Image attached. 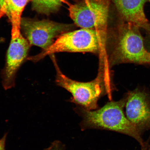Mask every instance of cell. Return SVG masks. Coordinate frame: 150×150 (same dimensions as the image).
Segmentation results:
<instances>
[{"mask_svg": "<svg viewBox=\"0 0 150 150\" xmlns=\"http://www.w3.org/2000/svg\"><path fill=\"white\" fill-rule=\"evenodd\" d=\"M125 103V96L121 100L110 101L96 110H88L77 105L74 110L82 118L80 126L82 131L96 129L114 131L132 137L141 146L144 142L142 134L127 119L124 112Z\"/></svg>", "mask_w": 150, "mask_h": 150, "instance_id": "obj_1", "label": "cell"}, {"mask_svg": "<svg viewBox=\"0 0 150 150\" xmlns=\"http://www.w3.org/2000/svg\"><path fill=\"white\" fill-rule=\"evenodd\" d=\"M105 44L106 42L96 30L81 28L62 33L48 48L42 50L36 55L28 57L27 59L37 62L47 56L67 52L101 54L104 60V57H106L105 55Z\"/></svg>", "mask_w": 150, "mask_h": 150, "instance_id": "obj_2", "label": "cell"}, {"mask_svg": "<svg viewBox=\"0 0 150 150\" xmlns=\"http://www.w3.org/2000/svg\"><path fill=\"white\" fill-rule=\"evenodd\" d=\"M140 29L139 26L130 22L120 26L114 36L110 61L112 64L150 65V53L145 47Z\"/></svg>", "mask_w": 150, "mask_h": 150, "instance_id": "obj_3", "label": "cell"}, {"mask_svg": "<svg viewBox=\"0 0 150 150\" xmlns=\"http://www.w3.org/2000/svg\"><path fill=\"white\" fill-rule=\"evenodd\" d=\"M50 56L56 71V84L67 90L72 96L69 102L88 110L98 109V101L104 92L106 93L102 74L100 73L95 79L89 82L73 80L62 72L54 54Z\"/></svg>", "mask_w": 150, "mask_h": 150, "instance_id": "obj_4", "label": "cell"}, {"mask_svg": "<svg viewBox=\"0 0 150 150\" xmlns=\"http://www.w3.org/2000/svg\"><path fill=\"white\" fill-rule=\"evenodd\" d=\"M68 5L70 18L76 25L81 28L94 29L98 32L106 42L108 18V5L92 1L90 5L84 3Z\"/></svg>", "mask_w": 150, "mask_h": 150, "instance_id": "obj_5", "label": "cell"}, {"mask_svg": "<svg viewBox=\"0 0 150 150\" xmlns=\"http://www.w3.org/2000/svg\"><path fill=\"white\" fill-rule=\"evenodd\" d=\"M70 25L50 20H35L22 18L21 30L31 45L40 47L42 50L51 45L62 33L68 31Z\"/></svg>", "mask_w": 150, "mask_h": 150, "instance_id": "obj_6", "label": "cell"}, {"mask_svg": "<svg viewBox=\"0 0 150 150\" xmlns=\"http://www.w3.org/2000/svg\"><path fill=\"white\" fill-rule=\"evenodd\" d=\"M126 97L125 115L142 134L150 130V95L140 87L129 91Z\"/></svg>", "mask_w": 150, "mask_h": 150, "instance_id": "obj_7", "label": "cell"}, {"mask_svg": "<svg viewBox=\"0 0 150 150\" xmlns=\"http://www.w3.org/2000/svg\"><path fill=\"white\" fill-rule=\"evenodd\" d=\"M31 46L22 34L11 38L5 66L2 72V84L5 90L14 87L17 72L27 58Z\"/></svg>", "mask_w": 150, "mask_h": 150, "instance_id": "obj_8", "label": "cell"}, {"mask_svg": "<svg viewBox=\"0 0 150 150\" xmlns=\"http://www.w3.org/2000/svg\"><path fill=\"white\" fill-rule=\"evenodd\" d=\"M122 19L127 22L136 24L144 29L149 21L146 17L144 7L147 0H114Z\"/></svg>", "mask_w": 150, "mask_h": 150, "instance_id": "obj_9", "label": "cell"}, {"mask_svg": "<svg viewBox=\"0 0 150 150\" xmlns=\"http://www.w3.org/2000/svg\"><path fill=\"white\" fill-rule=\"evenodd\" d=\"M32 0H6L7 13L12 24L11 38L21 34L22 15L26 5Z\"/></svg>", "mask_w": 150, "mask_h": 150, "instance_id": "obj_10", "label": "cell"}, {"mask_svg": "<svg viewBox=\"0 0 150 150\" xmlns=\"http://www.w3.org/2000/svg\"><path fill=\"white\" fill-rule=\"evenodd\" d=\"M32 8L39 13L49 15L59 10L66 0H32Z\"/></svg>", "mask_w": 150, "mask_h": 150, "instance_id": "obj_11", "label": "cell"}, {"mask_svg": "<svg viewBox=\"0 0 150 150\" xmlns=\"http://www.w3.org/2000/svg\"><path fill=\"white\" fill-rule=\"evenodd\" d=\"M45 150H65L64 145L61 142L56 141L52 142V145Z\"/></svg>", "mask_w": 150, "mask_h": 150, "instance_id": "obj_12", "label": "cell"}, {"mask_svg": "<svg viewBox=\"0 0 150 150\" xmlns=\"http://www.w3.org/2000/svg\"><path fill=\"white\" fill-rule=\"evenodd\" d=\"M7 13L6 0H0V18Z\"/></svg>", "mask_w": 150, "mask_h": 150, "instance_id": "obj_13", "label": "cell"}, {"mask_svg": "<svg viewBox=\"0 0 150 150\" xmlns=\"http://www.w3.org/2000/svg\"><path fill=\"white\" fill-rule=\"evenodd\" d=\"M144 42L146 50L150 53V33H147L145 38Z\"/></svg>", "mask_w": 150, "mask_h": 150, "instance_id": "obj_14", "label": "cell"}, {"mask_svg": "<svg viewBox=\"0 0 150 150\" xmlns=\"http://www.w3.org/2000/svg\"><path fill=\"white\" fill-rule=\"evenodd\" d=\"M7 134L4 135L2 138L0 139V150H5L6 141Z\"/></svg>", "mask_w": 150, "mask_h": 150, "instance_id": "obj_15", "label": "cell"}, {"mask_svg": "<svg viewBox=\"0 0 150 150\" xmlns=\"http://www.w3.org/2000/svg\"><path fill=\"white\" fill-rule=\"evenodd\" d=\"M148 140L147 142H144L141 146V150H150V144H149V140Z\"/></svg>", "mask_w": 150, "mask_h": 150, "instance_id": "obj_16", "label": "cell"}, {"mask_svg": "<svg viewBox=\"0 0 150 150\" xmlns=\"http://www.w3.org/2000/svg\"><path fill=\"white\" fill-rule=\"evenodd\" d=\"M93 1L95 2L102 4L108 5V0H92Z\"/></svg>", "mask_w": 150, "mask_h": 150, "instance_id": "obj_17", "label": "cell"}, {"mask_svg": "<svg viewBox=\"0 0 150 150\" xmlns=\"http://www.w3.org/2000/svg\"><path fill=\"white\" fill-rule=\"evenodd\" d=\"M144 30H145L147 33H150V23L149 22L147 24Z\"/></svg>", "mask_w": 150, "mask_h": 150, "instance_id": "obj_18", "label": "cell"}, {"mask_svg": "<svg viewBox=\"0 0 150 150\" xmlns=\"http://www.w3.org/2000/svg\"><path fill=\"white\" fill-rule=\"evenodd\" d=\"M84 1L86 3H88L90 2V0H84Z\"/></svg>", "mask_w": 150, "mask_h": 150, "instance_id": "obj_19", "label": "cell"}, {"mask_svg": "<svg viewBox=\"0 0 150 150\" xmlns=\"http://www.w3.org/2000/svg\"><path fill=\"white\" fill-rule=\"evenodd\" d=\"M148 1H149L150 2V0H147Z\"/></svg>", "mask_w": 150, "mask_h": 150, "instance_id": "obj_20", "label": "cell"}]
</instances>
